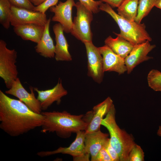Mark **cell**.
<instances>
[{
    "instance_id": "cell-1",
    "label": "cell",
    "mask_w": 161,
    "mask_h": 161,
    "mask_svg": "<svg viewBox=\"0 0 161 161\" xmlns=\"http://www.w3.org/2000/svg\"><path fill=\"white\" fill-rule=\"evenodd\" d=\"M44 120L41 113L35 112L0 90V128L10 136H18L41 127Z\"/></svg>"
},
{
    "instance_id": "cell-2",
    "label": "cell",
    "mask_w": 161,
    "mask_h": 161,
    "mask_svg": "<svg viewBox=\"0 0 161 161\" xmlns=\"http://www.w3.org/2000/svg\"><path fill=\"white\" fill-rule=\"evenodd\" d=\"M44 120L42 125V133L54 132L63 138L69 137L72 133L86 130L87 123L83 119L84 114L75 115L66 111L43 112Z\"/></svg>"
},
{
    "instance_id": "cell-3",
    "label": "cell",
    "mask_w": 161,
    "mask_h": 161,
    "mask_svg": "<svg viewBox=\"0 0 161 161\" xmlns=\"http://www.w3.org/2000/svg\"><path fill=\"white\" fill-rule=\"evenodd\" d=\"M116 110L113 104L101 123L108 131L110 143L117 153L120 161H128L129 153L136 144L133 136L120 128L115 118Z\"/></svg>"
},
{
    "instance_id": "cell-4",
    "label": "cell",
    "mask_w": 161,
    "mask_h": 161,
    "mask_svg": "<svg viewBox=\"0 0 161 161\" xmlns=\"http://www.w3.org/2000/svg\"><path fill=\"white\" fill-rule=\"evenodd\" d=\"M100 10L109 14L118 25L120 32L114 33L129 41L133 45L140 44L147 41H150L152 38L147 31L144 23L131 21L121 17L116 13L108 4L102 3L99 7Z\"/></svg>"
},
{
    "instance_id": "cell-5",
    "label": "cell",
    "mask_w": 161,
    "mask_h": 161,
    "mask_svg": "<svg viewBox=\"0 0 161 161\" xmlns=\"http://www.w3.org/2000/svg\"><path fill=\"white\" fill-rule=\"evenodd\" d=\"M17 52L14 49L7 47V43L0 40V77L4 80L6 87L10 89L17 79L18 72L16 65Z\"/></svg>"
},
{
    "instance_id": "cell-6",
    "label": "cell",
    "mask_w": 161,
    "mask_h": 161,
    "mask_svg": "<svg viewBox=\"0 0 161 161\" xmlns=\"http://www.w3.org/2000/svg\"><path fill=\"white\" fill-rule=\"evenodd\" d=\"M77 15L74 18L71 34L84 43L92 41L93 34L91 23L93 18V13L79 1L76 3Z\"/></svg>"
},
{
    "instance_id": "cell-7",
    "label": "cell",
    "mask_w": 161,
    "mask_h": 161,
    "mask_svg": "<svg viewBox=\"0 0 161 161\" xmlns=\"http://www.w3.org/2000/svg\"><path fill=\"white\" fill-rule=\"evenodd\" d=\"M85 45L87 58V75L96 83H100L103 81L104 71L103 59L98 47L92 41H86Z\"/></svg>"
},
{
    "instance_id": "cell-8",
    "label": "cell",
    "mask_w": 161,
    "mask_h": 161,
    "mask_svg": "<svg viewBox=\"0 0 161 161\" xmlns=\"http://www.w3.org/2000/svg\"><path fill=\"white\" fill-rule=\"evenodd\" d=\"M10 24L13 27L27 24L45 26L47 20L46 15L39 12L11 6Z\"/></svg>"
},
{
    "instance_id": "cell-9",
    "label": "cell",
    "mask_w": 161,
    "mask_h": 161,
    "mask_svg": "<svg viewBox=\"0 0 161 161\" xmlns=\"http://www.w3.org/2000/svg\"><path fill=\"white\" fill-rule=\"evenodd\" d=\"M110 97L94 106L92 110L87 112L83 115V119L87 124L85 130L86 133L100 129L103 117L107 114L113 104Z\"/></svg>"
},
{
    "instance_id": "cell-10",
    "label": "cell",
    "mask_w": 161,
    "mask_h": 161,
    "mask_svg": "<svg viewBox=\"0 0 161 161\" xmlns=\"http://www.w3.org/2000/svg\"><path fill=\"white\" fill-rule=\"evenodd\" d=\"M76 5L74 0H66L64 2L60 1L58 4L49 8L50 11L54 14L51 20L60 23L66 33L71 32L73 24L72 9Z\"/></svg>"
},
{
    "instance_id": "cell-11",
    "label": "cell",
    "mask_w": 161,
    "mask_h": 161,
    "mask_svg": "<svg viewBox=\"0 0 161 161\" xmlns=\"http://www.w3.org/2000/svg\"><path fill=\"white\" fill-rule=\"evenodd\" d=\"M30 93L24 89L18 78L11 88L5 91L6 94L14 96L25 103L33 111L41 114L42 109L40 101L36 98L33 92V88L30 87Z\"/></svg>"
},
{
    "instance_id": "cell-12",
    "label": "cell",
    "mask_w": 161,
    "mask_h": 161,
    "mask_svg": "<svg viewBox=\"0 0 161 161\" xmlns=\"http://www.w3.org/2000/svg\"><path fill=\"white\" fill-rule=\"evenodd\" d=\"M149 42L147 41L134 45L129 54L125 58L128 74H130L134 69L140 63L153 58L147 55L156 46L151 45Z\"/></svg>"
},
{
    "instance_id": "cell-13",
    "label": "cell",
    "mask_w": 161,
    "mask_h": 161,
    "mask_svg": "<svg viewBox=\"0 0 161 161\" xmlns=\"http://www.w3.org/2000/svg\"><path fill=\"white\" fill-rule=\"evenodd\" d=\"M98 49L103 57L104 72H115L120 75L127 71L124 58L115 53L105 45Z\"/></svg>"
},
{
    "instance_id": "cell-14",
    "label": "cell",
    "mask_w": 161,
    "mask_h": 161,
    "mask_svg": "<svg viewBox=\"0 0 161 161\" xmlns=\"http://www.w3.org/2000/svg\"><path fill=\"white\" fill-rule=\"evenodd\" d=\"M33 89L38 93L37 98L40 103L42 110L44 111L46 110L55 102L59 104L61 98L68 93L60 78L57 84L52 89L45 90H40L37 88Z\"/></svg>"
},
{
    "instance_id": "cell-15",
    "label": "cell",
    "mask_w": 161,
    "mask_h": 161,
    "mask_svg": "<svg viewBox=\"0 0 161 161\" xmlns=\"http://www.w3.org/2000/svg\"><path fill=\"white\" fill-rule=\"evenodd\" d=\"M76 136L74 141L68 147H60L52 151H42L37 154L41 157H47L58 154H67L73 157L79 156L85 152L84 139L85 131H79L76 133Z\"/></svg>"
},
{
    "instance_id": "cell-16",
    "label": "cell",
    "mask_w": 161,
    "mask_h": 161,
    "mask_svg": "<svg viewBox=\"0 0 161 161\" xmlns=\"http://www.w3.org/2000/svg\"><path fill=\"white\" fill-rule=\"evenodd\" d=\"M108 136V134L101 132L100 129L93 132L85 133V152L90 154L91 161H95L97 154L104 146Z\"/></svg>"
},
{
    "instance_id": "cell-17",
    "label": "cell",
    "mask_w": 161,
    "mask_h": 161,
    "mask_svg": "<svg viewBox=\"0 0 161 161\" xmlns=\"http://www.w3.org/2000/svg\"><path fill=\"white\" fill-rule=\"evenodd\" d=\"M53 30L56 42L55 56V60L57 61H72V56L69 51V45L64 35L62 26L60 23H56L53 26Z\"/></svg>"
},
{
    "instance_id": "cell-18",
    "label": "cell",
    "mask_w": 161,
    "mask_h": 161,
    "mask_svg": "<svg viewBox=\"0 0 161 161\" xmlns=\"http://www.w3.org/2000/svg\"><path fill=\"white\" fill-rule=\"evenodd\" d=\"M45 26L27 24L13 27L15 33L24 40L38 43L44 32Z\"/></svg>"
},
{
    "instance_id": "cell-19",
    "label": "cell",
    "mask_w": 161,
    "mask_h": 161,
    "mask_svg": "<svg viewBox=\"0 0 161 161\" xmlns=\"http://www.w3.org/2000/svg\"><path fill=\"white\" fill-rule=\"evenodd\" d=\"M51 19H48L45 26L43 35L35 48L36 52L46 58H53L55 56V46L49 32Z\"/></svg>"
},
{
    "instance_id": "cell-20",
    "label": "cell",
    "mask_w": 161,
    "mask_h": 161,
    "mask_svg": "<svg viewBox=\"0 0 161 161\" xmlns=\"http://www.w3.org/2000/svg\"><path fill=\"white\" fill-rule=\"evenodd\" d=\"M115 38L111 36L105 40V45L110 48L115 53L124 59L128 55L134 45L119 36Z\"/></svg>"
},
{
    "instance_id": "cell-21",
    "label": "cell",
    "mask_w": 161,
    "mask_h": 161,
    "mask_svg": "<svg viewBox=\"0 0 161 161\" xmlns=\"http://www.w3.org/2000/svg\"><path fill=\"white\" fill-rule=\"evenodd\" d=\"M139 0H123L117 7V14L131 21H135L137 13Z\"/></svg>"
},
{
    "instance_id": "cell-22",
    "label": "cell",
    "mask_w": 161,
    "mask_h": 161,
    "mask_svg": "<svg viewBox=\"0 0 161 161\" xmlns=\"http://www.w3.org/2000/svg\"><path fill=\"white\" fill-rule=\"evenodd\" d=\"M11 6L8 0H0V23L7 29L11 24Z\"/></svg>"
},
{
    "instance_id": "cell-23",
    "label": "cell",
    "mask_w": 161,
    "mask_h": 161,
    "mask_svg": "<svg viewBox=\"0 0 161 161\" xmlns=\"http://www.w3.org/2000/svg\"><path fill=\"white\" fill-rule=\"evenodd\" d=\"M156 1V0H139L135 21L141 23L142 19L149 14L155 6Z\"/></svg>"
},
{
    "instance_id": "cell-24",
    "label": "cell",
    "mask_w": 161,
    "mask_h": 161,
    "mask_svg": "<svg viewBox=\"0 0 161 161\" xmlns=\"http://www.w3.org/2000/svg\"><path fill=\"white\" fill-rule=\"evenodd\" d=\"M149 86L156 91H161V72L156 69L151 70L148 74Z\"/></svg>"
},
{
    "instance_id": "cell-25",
    "label": "cell",
    "mask_w": 161,
    "mask_h": 161,
    "mask_svg": "<svg viewBox=\"0 0 161 161\" xmlns=\"http://www.w3.org/2000/svg\"><path fill=\"white\" fill-rule=\"evenodd\" d=\"M144 153L141 147L136 144L130 151L128 161H143Z\"/></svg>"
},
{
    "instance_id": "cell-26",
    "label": "cell",
    "mask_w": 161,
    "mask_h": 161,
    "mask_svg": "<svg viewBox=\"0 0 161 161\" xmlns=\"http://www.w3.org/2000/svg\"><path fill=\"white\" fill-rule=\"evenodd\" d=\"M78 1L94 13H97L100 11L99 8V6L103 3L100 0H78Z\"/></svg>"
},
{
    "instance_id": "cell-27",
    "label": "cell",
    "mask_w": 161,
    "mask_h": 161,
    "mask_svg": "<svg viewBox=\"0 0 161 161\" xmlns=\"http://www.w3.org/2000/svg\"><path fill=\"white\" fill-rule=\"evenodd\" d=\"M12 6L16 7L34 11L35 6L30 0H8Z\"/></svg>"
},
{
    "instance_id": "cell-28",
    "label": "cell",
    "mask_w": 161,
    "mask_h": 161,
    "mask_svg": "<svg viewBox=\"0 0 161 161\" xmlns=\"http://www.w3.org/2000/svg\"><path fill=\"white\" fill-rule=\"evenodd\" d=\"M58 1V0H46L41 5L35 6L34 11L45 13L46 12L50 7L57 5Z\"/></svg>"
},
{
    "instance_id": "cell-29",
    "label": "cell",
    "mask_w": 161,
    "mask_h": 161,
    "mask_svg": "<svg viewBox=\"0 0 161 161\" xmlns=\"http://www.w3.org/2000/svg\"><path fill=\"white\" fill-rule=\"evenodd\" d=\"M104 146L105 147L112 161H120L119 155L114 149L112 146L110 142V139L108 138Z\"/></svg>"
},
{
    "instance_id": "cell-30",
    "label": "cell",
    "mask_w": 161,
    "mask_h": 161,
    "mask_svg": "<svg viewBox=\"0 0 161 161\" xmlns=\"http://www.w3.org/2000/svg\"><path fill=\"white\" fill-rule=\"evenodd\" d=\"M95 161H112L104 146L98 153Z\"/></svg>"
},
{
    "instance_id": "cell-31",
    "label": "cell",
    "mask_w": 161,
    "mask_h": 161,
    "mask_svg": "<svg viewBox=\"0 0 161 161\" xmlns=\"http://www.w3.org/2000/svg\"><path fill=\"white\" fill-rule=\"evenodd\" d=\"M109 5L112 8L118 7L123 0H100Z\"/></svg>"
},
{
    "instance_id": "cell-32",
    "label": "cell",
    "mask_w": 161,
    "mask_h": 161,
    "mask_svg": "<svg viewBox=\"0 0 161 161\" xmlns=\"http://www.w3.org/2000/svg\"><path fill=\"white\" fill-rule=\"evenodd\" d=\"M90 155L87 153L85 152L81 155L73 157L74 161H89V157Z\"/></svg>"
},
{
    "instance_id": "cell-33",
    "label": "cell",
    "mask_w": 161,
    "mask_h": 161,
    "mask_svg": "<svg viewBox=\"0 0 161 161\" xmlns=\"http://www.w3.org/2000/svg\"><path fill=\"white\" fill-rule=\"evenodd\" d=\"M30 2L34 5L35 6H39L43 3H44L46 0H30Z\"/></svg>"
},
{
    "instance_id": "cell-34",
    "label": "cell",
    "mask_w": 161,
    "mask_h": 161,
    "mask_svg": "<svg viewBox=\"0 0 161 161\" xmlns=\"http://www.w3.org/2000/svg\"><path fill=\"white\" fill-rule=\"evenodd\" d=\"M155 6L161 9V0H156Z\"/></svg>"
},
{
    "instance_id": "cell-35",
    "label": "cell",
    "mask_w": 161,
    "mask_h": 161,
    "mask_svg": "<svg viewBox=\"0 0 161 161\" xmlns=\"http://www.w3.org/2000/svg\"><path fill=\"white\" fill-rule=\"evenodd\" d=\"M157 135L160 137H161V126H159V129L157 132Z\"/></svg>"
}]
</instances>
